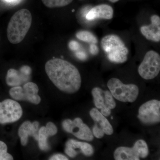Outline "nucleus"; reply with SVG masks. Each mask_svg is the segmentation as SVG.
<instances>
[{
	"label": "nucleus",
	"instance_id": "nucleus-1",
	"mask_svg": "<svg viewBox=\"0 0 160 160\" xmlns=\"http://www.w3.org/2000/svg\"><path fill=\"white\" fill-rule=\"evenodd\" d=\"M45 70L49 79L61 91L72 94L79 90L81 75L77 68L68 61L60 58L49 60Z\"/></svg>",
	"mask_w": 160,
	"mask_h": 160
},
{
	"label": "nucleus",
	"instance_id": "nucleus-2",
	"mask_svg": "<svg viewBox=\"0 0 160 160\" xmlns=\"http://www.w3.org/2000/svg\"><path fill=\"white\" fill-rule=\"evenodd\" d=\"M32 22V16L28 9H20L13 15L7 29L8 39L12 44L22 42L29 31Z\"/></svg>",
	"mask_w": 160,
	"mask_h": 160
},
{
	"label": "nucleus",
	"instance_id": "nucleus-3",
	"mask_svg": "<svg viewBox=\"0 0 160 160\" xmlns=\"http://www.w3.org/2000/svg\"><path fill=\"white\" fill-rule=\"evenodd\" d=\"M101 46L112 62L119 64L127 61L129 50L122 40L116 35L109 34L103 37Z\"/></svg>",
	"mask_w": 160,
	"mask_h": 160
},
{
	"label": "nucleus",
	"instance_id": "nucleus-4",
	"mask_svg": "<svg viewBox=\"0 0 160 160\" xmlns=\"http://www.w3.org/2000/svg\"><path fill=\"white\" fill-rule=\"evenodd\" d=\"M107 86L113 97L120 102H133L138 96L139 88L137 86L134 84L126 85L116 78L109 79Z\"/></svg>",
	"mask_w": 160,
	"mask_h": 160
},
{
	"label": "nucleus",
	"instance_id": "nucleus-5",
	"mask_svg": "<svg viewBox=\"0 0 160 160\" xmlns=\"http://www.w3.org/2000/svg\"><path fill=\"white\" fill-rule=\"evenodd\" d=\"M160 71V55L153 50L147 52L138 69L140 76L145 80L153 79Z\"/></svg>",
	"mask_w": 160,
	"mask_h": 160
},
{
	"label": "nucleus",
	"instance_id": "nucleus-6",
	"mask_svg": "<svg viewBox=\"0 0 160 160\" xmlns=\"http://www.w3.org/2000/svg\"><path fill=\"white\" fill-rule=\"evenodd\" d=\"M149 154L147 143L143 140H139L132 148L120 147L116 149L114 158L116 160H139L146 158Z\"/></svg>",
	"mask_w": 160,
	"mask_h": 160
},
{
	"label": "nucleus",
	"instance_id": "nucleus-7",
	"mask_svg": "<svg viewBox=\"0 0 160 160\" xmlns=\"http://www.w3.org/2000/svg\"><path fill=\"white\" fill-rule=\"evenodd\" d=\"M39 89L36 84L32 82L26 83L23 86L13 87L9 91V94L16 101H28L32 104L38 105L41 102V98L38 94Z\"/></svg>",
	"mask_w": 160,
	"mask_h": 160
},
{
	"label": "nucleus",
	"instance_id": "nucleus-8",
	"mask_svg": "<svg viewBox=\"0 0 160 160\" xmlns=\"http://www.w3.org/2000/svg\"><path fill=\"white\" fill-rule=\"evenodd\" d=\"M22 114V106L16 101L7 99L0 102V124L15 122Z\"/></svg>",
	"mask_w": 160,
	"mask_h": 160
},
{
	"label": "nucleus",
	"instance_id": "nucleus-9",
	"mask_svg": "<svg viewBox=\"0 0 160 160\" xmlns=\"http://www.w3.org/2000/svg\"><path fill=\"white\" fill-rule=\"evenodd\" d=\"M62 126L66 132L71 133L80 140L92 141L93 139L91 130L80 118H76L73 121L69 119L64 120Z\"/></svg>",
	"mask_w": 160,
	"mask_h": 160
},
{
	"label": "nucleus",
	"instance_id": "nucleus-10",
	"mask_svg": "<svg viewBox=\"0 0 160 160\" xmlns=\"http://www.w3.org/2000/svg\"><path fill=\"white\" fill-rule=\"evenodd\" d=\"M95 106L97 109H101L100 112L108 116L111 113V109L116 106L113 96L110 91L103 90L99 87H95L92 90Z\"/></svg>",
	"mask_w": 160,
	"mask_h": 160
},
{
	"label": "nucleus",
	"instance_id": "nucleus-11",
	"mask_svg": "<svg viewBox=\"0 0 160 160\" xmlns=\"http://www.w3.org/2000/svg\"><path fill=\"white\" fill-rule=\"evenodd\" d=\"M138 118L142 123L146 125L160 122V101L152 100L143 104L139 109Z\"/></svg>",
	"mask_w": 160,
	"mask_h": 160
},
{
	"label": "nucleus",
	"instance_id": "nucleus-12",
	"mask_svg": "<svg viewBox=\"0 0 160 160\" xmlns=\"http://www.w3.org/2000/svg\"><path fill=\"white\" fill-rule=\"evenodd\" d=\"M79 149L80 152L87 157L91 156L94 153L92 146L89 143L79 142L73 139H69L66 142L65 152L69 157L74 158L77 155L75 149Z\"/></svg>",
	"mask_w": 160,
	"mask_h": 160
},
{
	"label": "nucleus",
	"instance_id": "nucleus-13",
	"mask_svg": "<svg viewBox=\"0 0 160 160\" xmlns=\"http://www.w3.org/2000/svg\"><path fill=\"white\" fill-rule=\"evenodd\" d=\"M39 123L37 121L31 122L29 121L24 122L20 126L18 134L21 139V142L23 146L27 145L29 136L34 138L38 141V128Z\"/></svg>",
	"mask_w": 160,
	"mask_h": 160
},
{
	"label": "nucleus",
	"instance_id": "nucleus-14",
	"mask_svg": "<svg viewBox=\"0 0 160 160\" xmlns=\"http://www.w3.org/2000/svg\"><path fill=\"white\" fill-rule=\"evenodd\" d=\"M151 24L148 26H143L140 28L142 34L146 39L152 42L160 41V18L157 15L151 17Z\"/></svg>",
	"mask_w": 160,
	"mask_h": 160
},
{
	"label": "nucleus",
	"instance_id": "nucleus-15",
	"mask_svg": "<svg viewBox=\"0 0 160 160\" xmlns=\"http://www.w3.org/2000/svg\"><path fill=\"white\" fill-rule=\"evenodd\" d=\"M58 129L54 123L49 122L46 126H42L38 131V146L42 151H47L50 149V146L48 142L49 136H52L57 133Z\"/></svg>",
	"mask_w": 160,
	"mask_h": 160
},
{
	"label": "nucleus",
	"instance_id": "nucleus-16",
	"mask_svg": "<svg viewBox=\"0 0 160 160\" xmlns=\"http://www.w3.org/2000/svg\"><path fill=\"white\" fill-rule=\"evenodd\" d=\"M112 7L106 4H102L92 7L86 15V19L91 21L97 19L110 20L113 18Z\"/></svg>",
	"mask_w": 160,
	"mask_h": 160
},
{
	"label": "nucleus",
	"instance_id": "nucleus-17",
	"mask_svg": "<svg viewBox=\"0 0 160 160\" xmlns=\"http://www.w3.org/2000/svg\"><path fill=\"white\" fill-rule=\"evenodd\" d=\"M89 114L95 122L94 126L102 130L105 134L111 135L113 132L112 126L109 121L96 108H92Z\"/></svg>",
	"mask_w": 160,
	"mask_h": 160
},
{
	"label": "nucleus",
	"instance_id": "nucleus-18",
	"mask_svg": "<svg viewBox=\"0 0 160 160\" xmlns=\"http://www.w3.org/2000/svg\"><path fill=\"white\" fill-rule=\"evenodd\" d=\"M26 80L23 78L21 74H19L17 70L11 69L8 70L6 75V82L7 85L11 87L20 86Z\"/></svg>",
	"mask_w": 160,
	"mask_h": 160
},
{
	"label": "nucleus",
	"instance_id": "nucleus-19",
	"mask_svg": "<svg viewBox=\"0 0 160 160\" xmlns=\"http://www.w3.org/2000/svg\"><path fill=\"white\" fill-rule=\"evenodd\" d=\"M76 35L78 39L86 42L96 44L98 42L97 38L94 34L86 30L78 32Z\"/></svg>",
	"mask_w": 160,
	"mask_h": 160
},
{
	"label": "nucleus",
	"instance_id": "nucleus-20",
	"mask_svg": "<svg viewBox=\"0 0 160 160\" xmlns=\"http://www.w3.org/2000/svg\"><path fill=\"white\" fill-rule=\"evenodd\" d=\"M44 5L49 8L64 7L69 5L73 0H42Z\"/></svg>",
	"mask_w": 160,
	"mask_h": 160
},
{
	"label": "nucleus",
	"instance_id": "nucleus-21",
	"mask_svg": "<svg viewBox=\"0 0 160 160\" xmlns=\"http://www.w3.org/2000/svg\"><path fill=\"white\" fill-rule=\"evenodd\" d=\"M13 157L8 152V147L6 143L0 141V160H12Z\"/></svg>",
	"mask_w": 160,
	"mask_h": 160
},
{
	"label": "nucleus",
	"instance_id": "nucleus-22",
	"mask_svg": "<svg viewBox=\"0 0 160 160\" xmlns=\"http://www.w3.org/2000/svg\"><path fill=\"white\" fill-rule=\"evenodd\" d=\"M69 49L72 51H77L79 49L80 45L77 42L75 41H71L69 42Z\"/></svg>",
	"mask_w": 160,
	"mask_h": 160
},
{
	"label": "nucleus",
	"instance_id": "nucleus-23",
	"mask_svg": "<svg viewBox=\"0 0 160 160\" xmlns=\"http://www.w3.org/2000/svg\"><path fill=\"white\" fill-rule=\"evenodd\" d=\"M49 160H68L69 159L66 156L61 154L53 155L49 158Z\"/></svg>",
	"mask_w": 160,
	"mask_h": 160
},
{
	"label": "nucleus",
	"instance_id": "nucleus-24",
	"mask_svg": "<svg viewBox=\"0 0 160 160\" xmlns=\"http://www.w3.org/2000/svg\"><path fill=\"white\" fill-rule=\"evenodd\" d=\"M90 52L92 54L94 55L98 54V48L95 44H92L90 45Z\"/></svg>",
	"mask_w": 160,
	"mask_h": 160
},
{
	"label": "nucleus",
	"instance_id": "nucleus-25",
	"mask_svg": "<svg viewBox=\"0 0 160 160\" xmlns=\"http://www.w3.org/2000/svg\"><path fill=\"white\" fill-rule=\"evenodd\" d=\"M76 56L78 58L81 60H85L87 58V56L86 53L83 52H78L76 53Z\"/></svg>",
	"mask_w": 160,
	"mask_h": 160
},
{
	"label": "nucleus",
	"instance_id": "nucleus-26",
	"mask_svg": "<svg viewBox=\"0 0 160 160\" xmlns=\"http://www.w3.org/2000/svg\"><path fill=\"white\" fill-rule=\"evenodd\" d=\"M109 1H110V2H111L116 3L118 2V1H119V0H109Z\"/></svg>",
	"mask_w": 160,
	"mask_h": 160
},
{
	"label": "nucleus",
	"instance_id": "nucleus-27",
	"mask_svg": "<svg viewBox=\"0 0 160 160\" xmlns=\"http://www.w3.org/2000/svg\"><path fill=\"white\" fill-rule=\"evenodd\" d=\"M4 1H6V2H13V1H14L15 0H4Z\"/></svg>",
	"mask_w": 160,
	"mask_h": 160
},
{
	"label": "nucleus",
	"instance_id": "nucleus-28",
	"mask_svg": "<svg viewBox=\"0 0 160 160\" xmlns=\"http://www.w3.org/2000/svg\"><path fill=\"white\" fill-rule=\"evenodd\" d=\"M80 1H82V0H80Z\"/></svg>",
	"mask_w": 160,
	"mask_h": 160
}]
</instances>
